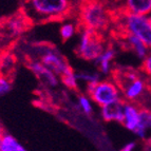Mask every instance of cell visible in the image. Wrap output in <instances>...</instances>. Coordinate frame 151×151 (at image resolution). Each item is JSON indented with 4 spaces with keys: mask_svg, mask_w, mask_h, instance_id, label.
I'll use <instances>...</instances> for the list:
<instances>
[{
    "mask_svg": "<svg viewBox=\"0 0 151 151\" xmlns=\"http://www.w3.org/2000/svg\"><path fill=\"white\" fill-rule=\"evenodd\" d=\"M135 148V143H128L126 144V146H124V148L122 149V151H133Z\"/></svg>",
    "mask_w": 151,
    "mask_h": 151,
    "instance_id": "603a6c76",
    "label": "cell"
},
{
    "mask_svg": "<svg viewBox=\"0 0 151 151\" xmlns=\"http://www.w3.org/2000/svg\"><path fill=\"white\" fill-rule=\"evenodd\" d=\"M115 57V50L113 48H106L101 56L95 60L99 73L108 75L111 72V63Z\"/></svg>",
    "mask_w": 151,
    "mask_h": 151,
    "instance_id": "7c38bea8",
    "label": "cell"
},
{
    "mask_svg": "<svg viewBox=\"0 0 151 151\" xmlns=\"http://www.w3.org/2000/svg\"><path fill=\"white\" fill-rule=\"evenodd\" d=\"M0 151H28L24 146H22L17 139L11 134L5 133L2 142L0 144Z\"/></svg>",
    "mask_w": 151,
    "mask_h": 151,
    "instance_id": "5bb4252c",
    "label": "cell"
},
{
    "mask_svg": "<svg viewBox=\"0 0 151 151\" xmlns=\"http://www.w3.org/2000/svg\"><path fill=\"white\" fill-rule=\"evenodd\" d=\"M123 10L130 14L147 16L151 14V0H128L125 2Z\"/></svg>",
    "mask_w": 151,
    "mask_h": 151,
    "instance_id": "8fae6325",
    "label": "cell"
},
{
    "mask_svg": "<svg viewBox=\"0 0 151 151\" xmlns=\"http://www.w3.org/2000/svg\"><path fill=\"white\" fill-rule=\"evenodd\" d=\"M79 19L83 29L101 33V31L106 30L109 27L111 15L109 8L103 2L89 1L81 4L79 9Z\"/></svg>",
    "mask_w": 151,
    "mask_h": 151,
    "instance_id": "7a4b0ae2",
    "label": "cell"
},
{
    "mask_svg": "<svg viewBox=\"0 0 151 151\" xmlns=\"http://www.w3.org/2000/svg\"><path fill=\"white\" fill-rule=\"evenodd\" d=\"M25 17L27 15L22 16H14L9 20V22L6 23V27H8V30L11 34L13 35H18L22 33L25 30Z\"/></svg>",
    "mask_w": 151,
    "mask_h": 151,
    "instance_id": "9a60e30c",
    "label": "cell"
},
{
    "mask_svg": "<svg viewBox=\"0 0 151 151\" xmlns=\"http://www.w3.org/2000/svg\"><path fill=\"white\" fill-rule=\"evenodd\" d=\"M141 70L144 75L146 76V77H148L151 81V52H149L147 57L143 60Z\"/></svg>",
    "mask_w": 151,
    "mask_h": 151,
    "instance_id": "44dd1931",
    "label": "cell"
},
{
    "mask_svg": "<svg viewBox=\"0 0 151 151\" xmlns=\"http://www.w3.org/2000/svg\"><path fill=\"white\" fill-rule=\"evenodd\" d=\"M121 39L125 43V47L128 48L135 54L136 56L141 59H145L147 55L149 54V48L142 40H139V38L135 36L128 34L126 32H122Z\"/></svg>",
    "mask_w": 151,
    "mask_h": 151,
    "instance_id": "30bf717a",
    "label": "cell"
},
{
    "mask_svg": "<svg viewBox=\"0 0 151 151\" xmlns=\"http://www.w3.org/2000/svg\"><path fill=\"white\" fill-rule=\"evenodd\" d=\"M122 124L125 128L134 132L142 124L141 108L135 104L126 101L124 107V121Z\"/></svg>",
    "mask_w": 151,
    "mask_h": 151,
    "instance_id": "52a82bcc",
    "label": "cell"
},
{
    "mask_svg": "<svg viewBox=\"0 0 151 151\" xmlns=\"http://www.w3.org/2000/svg\"><path fill=\"white\" fill-rule=\"evenodd\" d=\"M4 135H5V132H4V130H3L2 126L0 125V144H1V142H2L3 137H4Z\"/></svg>",
    "mask_w": 151,
    "mask_h": 151,
    "instance_id": "484cf974",
    "label": "cell"
},
{
    "mask_svg": "<svg viewBox=\"0 0 151 151\" xmlns=\"http://www.w3.org/2000/svg\"><path fill=\"white\" fill-rule=\"evenodd\" d=\"M101 73H96V72H81L77 73V79L78 81H83L87 83V86L91 85H96L101 81Z\"/></svg>",
    "mask_w": 151,
    "mask_h": 151,
    "instance_id": "2e32d148",
    "label": "cell"
},
{
    "mask_svg": "<svg viewBox=\"0 0 151 151\" xmlns=\"http://www.w3.org/2000/svg\"><path fill=\"white\" fill-rule=\"evenodd\" d=\"M141 119L142 124L146 127L147 130L151 129V111L141 108Z\"/></svg>",
    "mask_w": 151,
    "mask_h": 151,
    "instance_id": "7402d4cb",
    "label": "cell"
},
{
    "mask_svg": "<svg viewBox=\"0 0 151 151\" xmlns=\"http://www.w3.org/2000/svg\"><path fill=\"white\" fill-rule=\"evenodd\" d=\"M87 93L101 108L122 98L121 90L113 81H101L96 85L87 86Z\"/></svg>",
    "mask_w": 151,
    "mask_h": 151,
    "instance_id": "5b68a950",
    "label": "cell"
},
{
    "mask_svg": "<svg viewBox=\"0 0 151 151\" xmlns=\"http://www.w3.org/2000/svg\"><path fill=\"white\" fill-rule=\"evenodd\" d=\"M78 105H79V108L81 109L83 113L86 115H91L92 112H93V107H92V104H91L90 97L87 95H81L78 96Z\"/></svg>",
    "mask_w": 151,
    "mask_h": 151,
    "instance_id": "ac0fdd59",
    "label": "cell"
},
{
    "mask_svg": "<svg viewBox=\"0 0 151 151\" xmlns=\"http://www.w3.org/2000/svg\"><path fill=\"white\" fill-rule=\"evenodd\" d=\"M27 17L39 21L58 20L70 14L73 5L68 0H32L25 2Z\"/></svg>",
    "mask_w": 151,
    "mask_h": 151,
    "instance_id": "6da1fadb",
    "label": "cell"
},
{
    "mask_svg": "<svg viewBox=\"0 0 151 151\" xmlns=\"http://www.w3.org/2000/svg\"><path fill=\"white\" fill-rule=\"evenodd\" d=\"M76 29H75V25L73 23L68 22V23H65V24L61 25L60 31H59V34H60V37L63 41H67L69 40L72 36L74 35V33H75Z\"/></svg>",
    "mask_w": 151,
    "mask_h": 151,
    "instance_id": "d6986e66",
    "label": "cell"
},
{
    "mask_svg": "<svg viewBox=\"0 0 151 151\" xmlns=\"http://www.w3.org/2000/svg\"><path fill=\"white\" fill-rule=\"evenodd\" d=\"M148 17V20H149V22H150V24H151V14L149 16H147Z\"/></svg>",
    "mask_w": 151,
    "mask_h": 151,
    "instance_id": "4316f807",
    "label": "cell"
},
{
    "mask_svg": "<svg viewBox=\"0 0 151 151\" xmlns=\"http://www.w3.org/2000/svg\"><path fill=\"white\" fill-rule=\"evenodd\" d=\"M4 52V37L3 35L0 33V55Z\"/></svg>",
    "mask_w": 151,
    "mask_h": 151,
    "instance_id": "cb8c5ba5",
    "label": "cell"
},
{
    "mask_svg": "<svg viewBox=\"0 0 151 151\" xmlns=\"http://www.w3.org/2000/svg\"><path fill=\"white\" fill-rule=\"evenodd\" d=\"M16 65V57L12 53L4 51L0 55V74L4 76H10L14 71Z\"/></svg>",
    "mask_w": 151,
    "mask_h": 151,
    "instance_id": "4fadbf2b",
    "label": "cell"
},
{
    "mask_svg": "<svg viewBox=\"0 0 151 151\" xmlns=\"http://www.w3.org/2000/svg\"><path fill=\"white\" fill-rule=\"evenodd\" d=\"M12 89V81L10 77L0 74V98L9 93Z\"/></svg>",
    "mask_w": 151,
    "mask_h": 151,
    "instance_id": "ffe728a7",
    "label": "cell"
},
{
    "mask_svg": "<svg viewBox=\"0 0 151 151\" xmlns=\"http://www.w3.org/2000/svg\"><path fill=\"white\" fill-rule=\"evenodd\" d=\"M143 151H151V139H147V141L144 143Z\"/></svg>",
    "mask_w": 151,
    "mask_h": 151,
    "instance_id": "d4e9b609",
    "label": "cell"
},
{
    "mask_svg": "<svg viewBox=\"0 0 151 151\" xmlns=\"http://www.w3.org/2000/svg\"><path fill=\"white\" fill-rule=\"evenodd\" d=\"M105 41L101 33L89 29H83L81 40L76 49V54L79 57L85 60L95 61L105 51Z\"/></svg>",
    "mask_w": 151,
    "mask_h": 151,
    "instance_id": "277c9868",
    "label": "cell"
},
{
    "mask_svg": "<svg viewBox=\"0 0 151 151\" xmlns=\"http://www.w3.org/2000/svg\"><path fill=\"white\" fill-rule=\"evenodd\" d=\"M121 151H122V150H121Z\"/></svg>",
    "mask_w": 151,
    "mask_h": 151,
    "instance_id": "83f0119b",
    "label": "cell"
},
{
    "mask_svg": "<svg viewBox=\"0 0 151 151\" xmlns=\"http://www.w3.org/2000/svg\"><path fill=\"white\" fill-rule=\"evenodd\" d=\"M61 81L67 88L71 89V90H76L78 88V79L76 73H74V71H70L67 74L61 76Z\"/></svg>",
    "mask_w": 151,
    "mask_h": 151,
    "instance_id": "e0dca14e",
    "label": "cell"
},
{
    "mask_svg": "<svg viewBox=\"0 0 151 151\" xmlns=\"http://www.w3.org/2000/svg\"><path fill=\"white\" fill-rule=\"evenodd\" d=\"M39 61L48 69H50L54 74L59 75L60 77L72 71L68 60L55 48H51V47L41 48L40 54H39Z\"/></svg>",
    "mask_w": 151,
    "mask_h": 151,
    "instance_id": "8992f818",
    "label": "cell"
},
{
    "mask_svg": "<svg viewBox=\"0 0 151 151\" xmlns=\"http://www.w3.org/2000/svg\"><path fill=\"white\" fill-rule=\"evenodd\" d=\"M126 101L123 97L109 104L107 106L101 107V117L105 122H119L123 123L124 121V107Z\"/></svg>",
    "mask_w": 151,
    "mask_h": 151,
    "instance_id": "ba28073f",
    "label": "cell"
},
{
    "mask_svg": "<svg viewBox=\"0 0 151 151\" xmlns=\"http://www.w3.org/2000/svg\"><path fill=\"white\" fill-rule=\"evenodd\" d=\"M29 68L35 74L39 81L49 87H56L58 85L57 75L54 74L50 69L43 65L39 60H33L29 63Z\"/></svg>",
    "mask_w": 151,
    "mask_h": 151,
    "instance_id": "9c48e42d",
    "label": "cell"
},
{
    "mask_svg": "<svg viewBox=\"0 0 151 151\" xmlns=\"http://www.w3.org/2000/svg\"><path fill=\"white\" fill-rule=\"evenodd\" d=\"M117 19L121 32L135 36L151 49V24L147 16L134 15L122 10Z\"/></svg>",
    "mask_w": 151,
    "mask_h": 151,
    "instance_id": "3957f363",
    "label": "cell"
}]
</instances>
